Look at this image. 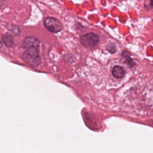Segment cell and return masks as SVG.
Instances as JSON below:
<instances>
[{
	"label": "cell",
	"instance_id": "5b68a950",
	"mask_svg": "<svg viewBox=\"0 0 153 153\" xmlns=\"http://www.w3.org/2000/svg\"><path fill=\"white\" fill-rule=\"evenodd\" d=\"M112 75L116 78H121L125 75L124 69L120 66H115L112 70Z\"/></svg>",
	"mask_w": 153,
	"mask_h": 153
},
{
	"label": "cell",
	"instance_id": "9c48e42d",
	"mask_svg": "<svg viewBox=\"0 0 153 153\" xmlns=\"http://www.w3.org/2000/svg\"><path fill=\"white\" fill-rule=\"evenodd\" d=\"M106 50L110 52L111 53H115L116 50H117V47H116V45L113 42H111L109 44H108L107 45H106Z\"/></svg>",
	"mask_w": 153,
	"mask_h": 153
},
{
	"label": "cell",
	"instance_id": "7a4b0ae2",
	"mask_svg": "<svg viewBox=\"0 0 153 153\" xmlns=\"http://www.w3.org/2000/svg\"><path fill=\"white\" fill-rule=\"evenodd\" d=\"M80 42L85 47L93 49L98 45L99 37L94 33H88L80 36Z\"/></svg>",
	"mask_w": 153,
	"mask_h": 153
},
{
	"label": "cell",
	"instance_id": "8992f818",
	"mask_svg": "<svg viewBox=\"0 0 153 153\" xmlns=\"http://www.w3.org/2000/svg\"><path fill=\"white\" fill-rule=\"evenodd\" d=\"M2 40L4 44L8 47H11L14 44V40L13 36L8 33H6L2 35Z\"/></svg>",
	"mask_w": 153,
	"mask_h": 153
},
{
	"label": "cell",
	"instance_id": "ba28073f",
	"mask_svg": "<svg viewBox=\"0 0 153 153\" xmlns=\"http://www.w3.org/2000/svg\"><path fill=\"white\" fill-rule=\"evenodd\" d=\"M7 27H8V29L10 30L11 32H12L14 34H15L16 35H20V30L19 27L17 26L10 24L7 26Z\"/></svg>",
	"mask_w": 153,
	"mask_h": 153
},
{
	"label": "cell",
	"instance_id": "30bf717a",
	"mask_svg": "<svg viewBox=\"0 0 153 153\" xmlns=\"http://www.w3.org/2000/svg\"><path fill=\"white\" fill-rule=\"evenodd\" d=\"M149 6L150 7H153V1H151L150 2H149Z\"/></svg>",
	"mask_w": 153,
	"mask_h": 153
},
{
	"label": "cell",
	"instance_id": "52a82bcc",
	"mask_svg": "<svg viewBox=\"0 0 153 153\" xmlns=\"http://www.w3.org/2000/svg\"><path fill=\"white\" fill-rule=\"evenodd\" d=\"M123 57L124 59V63H126L128 66H129L130 67H133L136 64L132 60V59L130 57V56L128 55L127 52L126 51H123Z\"/></svg>",
	"mask_w": 153,
	"mask_h": 153
},
{
	"label": "cell",
	"instance_id": "6da1fadb",
	"mask_svg": "<svg viewBox=\"0 0 153 153\" xmlns=\"http://www.w3.org/2000/svg\"><path fill=\"white\" fill-rule=\"evenodd\" d=\"M23 60L29 64L37 66L40 63L38 48L25 50L22 55Z\"/></svg>",
	"mask_w": 153,
	"mask_h": 153
},
{
	"label": "cell",
	"instance_id": "277c9868",
	"mask_svg": "<svg viewBox=\"0 0 153 153\" xmlns=\"http://www.w3.org/2000/svg\"><path fill=\"white\" fill-rule=\"evenodd\" d=\"M39 42L37 38L33 36L26 37L23 42V47L25 50L38 48Z\"/></svg>",
	"mask_w": 153,
	"mask_h": 153
},
{
	"label": "cell",
	"instance_id": "3957f363",
	"mask_svg": "<svg viewBox=\"0 0 153 153\" xmlns=\"http://www.w3.org/2000/svg\"><path fill=\"white\" fill-rule=\"evenodd\" d=\"M45 27L51 32L57 33L62 30V25L57 19L49 17H47L44 22Z\"/></svg>",
	"mask_w": 153,
	"mask_h": 153
}]
</instances>
